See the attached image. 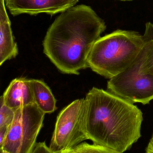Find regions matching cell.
<instances>
[{
	"label": "cell",
	"mask_w": 153,
	"mask_h": 153,
	"mask_svg": "<svg viewBox=\"0 0 153 153\" xmlns=\"http://www.w3.org/2000/svg\"><path fill=\"white\" fill-rule=\"evenodd\" d=\"M88 139L83 98L74 101L60 111L49 148L54 153H61Z\"/></svg>",
	"instance_id": "8992f818"
},
{
	"label": "cell",
	"mask_w": 153,
	"mask_h": 153,
	"mask_svg": "<svg viewBox=\"0 0 153 153\" xmlns=\"http://www.w3.org/2000/svg\"><path fill=\"white\" fill-rule=\"evenodd\" d=\"M61 153H75L73 151L72 149H70V150H66V151H64Z\"/></svg>",
	"instance_id": "2e32d148"
},
{
	"label": "cell",
	"mask_w": 153,
	"mask_h": 153,
	"mask_svg": "<svg viewBox=\"0 0 153 153\" xmlns=\"http://www.w3.org/2000/svg\"><path fill=\"white\" fill-rule=\"evenodd\" d=\"M0 151H1V152H2V153H10L9 152H7V151H4V150H2V149H1V148H0Z\"/></svg>",
	"instance_id": "ac0fdd59"
},
{
	"label": "cell",
	"mask_w": 153,
	"mask_h": 153,
	"mask_svg": "<svg viewBox=\"0 0 153 153\" xmlns=\"http://www.w3.org/2000/svg\"><path fill=\"white\" fill-rule=\"evenodd\" d=\"M72 149L75 153H121L109 147L86 143H80Z\"/></svg>",
	"instance_id": "4fadbf2b"
},
{
	"label": "cell",
	"mask_w": 153,
	"mask_h": 153,
	"mask_svg": "<svg viewBox=\"0 0 153 153\" xmlns=\"http://www.w3.org/2000/svg\"><path fill=\"white\" fill-rule=\"evenodd\" d=\"M85 127L93 143L121 153L141 137L143 114L137 106L93 87L84 99Z\"/></svg>",
	"instance_id": "7a4b0ae2"
},
{
	"label": "cell",
	"mask_w": 153,
	"mask_h": 153,
	"mask_svg": "<svg viewBox=\"0 0 153 153\" xmlns=\"http://www.w3.org/2000/svg\"><path fill=\"white\" fill-rule=\"evenodd\" d=\"M146 48L145 41L134 61L123 72L108 81V91L133 104L150 103L153 100V75L144 74L141 71Z\"/></svg>",
	"instance_id": "277c9868"
},
{
	"label": "cell",
	"mask_w": 153,
	"mask_h": 153,
	"mask_svg": "<svg viewBox=\"0 0 153 153\" xmlns=\"http://www.w3.org/2000/svg\"><path fill=\"white\" fill-rule=\"evenodd\" d=\"M147 148L151 149V150H153V135L152 137L151 138V140L149 142V144H148Z\"/></svg>",
	"instance_id": "9a60e30c"
},
{
	"label": "cell",
	"mask_w": 153,
	"mask_h": 153,
	"mask_svg": "<svg viewBox=\"0 0 153 153\" xmlns=\"http://www.w3.org/2000/svg\"><path fill=\"white\" fill-rule=\"evenodd\" d=\"M0 153H2V152H1H1H0Z\"/></svg>",
	"instance_id": "ffe728a7"
},
{
	"label": "cell",
	"mask_w": 153,
	"mask_h": 153,
	"mask_svg": "<svg viewBox=\"0 0 153 153\" xmlns=\"http://www.w3.org/2000/svg\"><path fill=\"white\" fill-rule=\"evenodd\" d=\"M143 36L147 48L141 71L144 74L153 75V24L151 22H147L146 24L145 32Z\"/></svg>",
	"instance_id": "8fae6325"
},
{
	"label": "cell",
	"mask_w": 153,
	"mask_h": 153,
	"mask_svg": "<svg viewBox=\"0 0 153 153\" xmlns=\"http://www.w3.org/2000/svg\"><path fill=\"white\" fill-rule=\"evenodd\" d=\"M31 153H54L47 146L45 142L37 143Z\"/></svg>",
	"instance_id": "5bb4252c"
},
{
	"label": "cell",
	"mask_w": 153,
	"mask_h": 153,
	"mask_svg": "<svg viewBox=\"0 0 153 153\" xmlns=\"http://www.w3.org/2000/svg\"><path fill=\"white\" fill-rule=\"evenodd\" d=\"M45 114L35 103L16 110L1 149L10 153H32Z\"/></svg>",
	"instance_id": "5b68a950"
},
{
	"label": "cell",
	"mask_w": 153,
	"mask_h": 153,
	"mask_svg": "<svg viewBox=\"0 0 153 153\" xmlns=\"http://www.w3.org/2000/svg\"><path fill=\"white\" fill-rule=\"evenodd\" d=\"M143 35L133 30L118 29L99 39L88 58L89 67L110 79L126 70L144 45Z\"/></svg>",
	"instance_id": "3957f363"
},
{
	"label": "cell",
	"mask_w": 153,
	"mask_h": 153,
	"mask_svg": "<svg viewBox=\"0 0 153 153\" xmlns=\"http://www.w3.org/2000/svg\"><path fill=\"white\" fill-rule=\"evenodd\" d=\"M119 1H133V0H119Z\"/></svg>",
	"instance_id": "d6986e66"
},
{
	"label": "cell",
	"mask_w": 153,
	"mask_h": 153,
	"mask_svg": "<svg viewBox=\"0 0 153 153\" xmlns=\"http://www.w3.org/2000/svg\"><path fill=\"white\" fill-rule=\"evenodd\" d=\"M146 153H153V150L146 148Z\"/></svg>",
	"instance_id": "e0dca14e"
},
{
	"label": "cell",
	"mask_w": 153,
	"mask_h": 153,
	"mask_svg": "<svg viewBox=\"0 0 153 153\" xmlns=\"http://www.w3.org/2000/svg\"><path fill=\"white\" fill-rule=\"evenodd\" d=\"M0 138L4 140L13 121L15 111L5 105L2 96L0 99Z\"/></svg>",
	"instance_id": "7c38bea8"
},
{
	"label": "cell",
	"mask_w": 153,
	"mask_h": 153,
	"mask_svg": "<svg viewBox=\"0 0 153 153\" xmlns=\"http://www.w3.org/2000/svg\"><path fill=\"white\" fill-rule=\"evenodd\" d=\"M79 0H4L5 6L13 16L36 15L46 13L54 15L75 5Z\"/></svg>",
	"instance_id": "52a82bcc"
},
{
	"label": "cell",
	"mask_w": 153,
	"mask_h": 153,
	"mask_svg": "<svg viewBox=\"0 0 153 153\" xmlns=\"http://www.w3.org/2000/svg\"><path fill=\"white\" fill-rule=\"evenodd\" d=\"M2 97L5 105L14 111L35 103L28 79L23 77L13 80Z\"/></svg>",
	"instance_id": "ba28073f"
},
{
	"label": "cell",
	"mask_w": 153,
	"mask_h": 153,
	"mask_svg": "<svg viewBox=\"0 0 153 153\" xmlns=\"http://www.w3.org/2000/svg\"><path fill=\"white\" fill-rule=\"evenodd\" d=\"M32 89L35 103L40 110L46 113H52L57 109V100L48 85L41 80L28 79Z\"/></svg>",
	"instance_id": "30bf717a"
},
{
	"label": "cell",
	"mask_w": 153,
	"mask_h": 153,
	"mask_svg": "<svg viewBox=\"0 0 153 153\" xmlns=\"http://www.w3.org/2000/svg\"><path fill=\"white\" fill-rule=\"evenodd\" d=\"M18 54V45L14 41L4 0H0V65L15 58Z\"/></svg>",
	"instance_id": "9c48e42d"
},
{
	"label": "cell",
	"mask_w": 153,
	"mask_h": 153,
	"mask_svg": "<svg viewBox=\"0 0 153 153\" xmlns=\"http://www.w3.org/2000/svg\"><path fill=\"white\" fill-rule=\"evenodd\" d=\"M106 28L90 6L75 5L50 25L43 41V52L62 73L78 75L89 67L92 48Z\"/></svg>",
	"instance_id": "6da1fadb"
}]
</instances>
